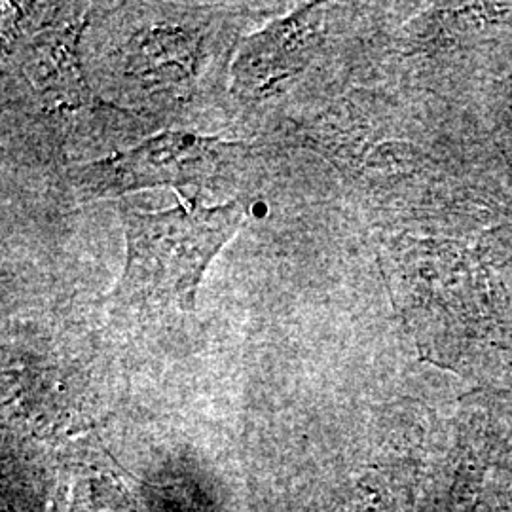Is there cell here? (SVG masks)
I'll use <instances>...</instances> for the list:
<instances>
[{"mask_svg":"<svg viewBox=\"0 0 512 512\" xmlns=\"http://www.w3.org/2000/svg\"><path fill=\"white\" fill-rule=\"evenodd\" d=\"M177 196L179 205L156 213L122 207L126 264L110 294L114 306L194 310L209 264L247 217L241 200L205 207Z\"/></svg>","mask_w":512,"mask_h":512,"instance_id":"1","label":"cell"},{"mask_svg":"<svg viewBox=\"0 0 512 512\" xmlns=\"http://www.w3.org/2000/svg\"><path fill=\"white\" fill-rule=\"evenodd\" d=\"M243 150V143L192 131H164L137 147L114 152L71 171L74 188L90 198H116L128 192L171 186H200L215 179Z\"/></svg>","mask_w":512,"mask_h":512,"instance_id":"2","label":"cell"},{"mask_svg":"<svg viewBox=\"0 0 512 512\" xmlns=\"http://www.w3.org/2000/svg\"><path fill=\"white\" fill-rule=\"evenodd\" d=\"M319 35V4H306L268 23L239 44L232 63V90L249 101L285 92L310 63Z\"/></svg>","mask_w":512,"mask_h":512,"instance_id":"3","label":"cell"},{"mask_svg":"<svg viewBox=\"0 0 512 512\" xmlns=\"http://www.w3.org/2000/svg\"><path fill=\"white\" fill-rule=\"evenodd\" d=\"M82 27L84 21H69L63 27L42 31L25 46L21 69L37 93L59 97L63 103H82L88 97L76 55Z\"/></svg>","mask_w":512,"mask_h":512,"instance_id":"4","label":"cell"},{"mask_svg":"<svg viewBox=\"0 0 512 512\" xmlns=\"http://www.w3.org/2000/svg\"><path fill=\"white\" fill-rule=\"evenodd\" d=\"M198 50L200 42L194 33L181 27H158L133 40L129 71L150 84H179L194 71Z\"/></svg>","mask_w":512,"mask_h":512,"instance_id":"5","label":"cell"}]
</instances>
